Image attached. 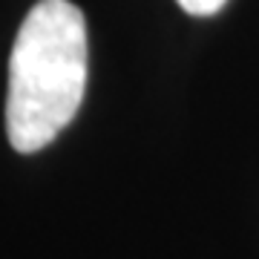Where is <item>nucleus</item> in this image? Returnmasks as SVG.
I'll return each mask as SVG.
<instances>
[{
    "mask_svg": "<svg viewBox=\"0 0 259 259\" xmlns=\"http://www.w3.org/2000/svg\"><path fill=\"white\" fill-rule=\"evenodd\" d=\"M179 6L187 12V15H196V18H207V15H216L228 0H176Z\"/></svg>",
    "mask_w": 259,
    "mask_h": 259,
    "instance_id": "f03ea898",
    "label": "nucleus"
},
{
    "mask_svg": "<svg viewBox=\"0 0 259 259\" xmlns=\"http://www.w3.org/2000/svg\"><path fill=\"white\" fill-rule=\"evenodd\" d=\"M90 66L87 20L69 0H37L9 58L6 136L18 153H37L81 110Z\"/></svg>",
    "mask_w": 259,
    "mask_h": 259,
    "instance_id": "f257e3e1",
    "label": "nucleus"
}]
</instances>
